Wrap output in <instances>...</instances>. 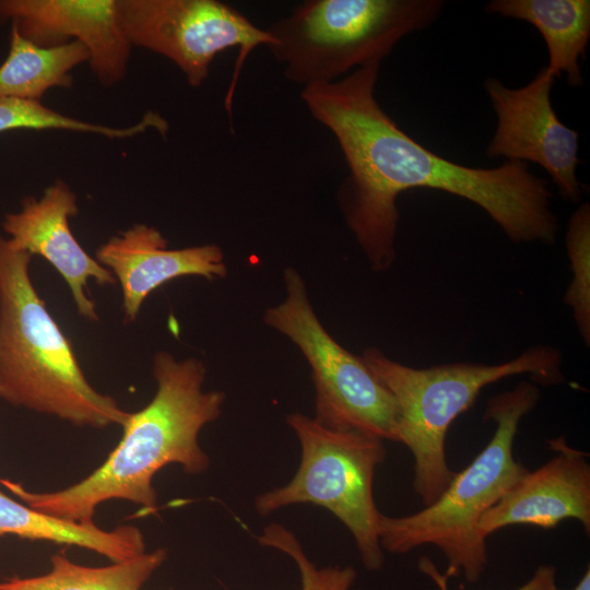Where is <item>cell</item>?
Masks as SVG:
<instances>
[{"instance_id": "8", "label": "cell", "mask_w": 590, "mask_h": 590, "mask_svg": "<svg viewBox=\"0 0 590 590\" xmlns=\"http://www.w3.org/2000/svg\"><path fill=\"white\" fill-rule=\"evenodd\" d=\"M285 299L264 314V322L287 337L308 362L316 390L314 420L326 428L398 441L397 402L366 365L340 345L318 319L305 282L284 271Z\"/></svg>"}, {"instance_id": "7", "label": "cell", "mask_w": 590, "mask_h": 590, "mask_svg": "<svg viewBox=\"0 0 590 590\" xmlns=\"http://www.w3.org/2000/svg\"><path fill=\"white\" fill-rule=\"evenodd\" d=\"M300 445V463L284 486L256 497L260 516L297 504H312L334 515L351 532L364 567L384 566L379 518L373 493L376 470L386 459L384 440L323 427L302 413L286 416Z\"/></svg>"}, {"instance_id": "19", "label": "cell", "mask_w": 590, "mask_h": 590, "mask_svg": "<svg viewBox=\"0 0 590 590\" xmlns=\"http://www.w3.org/2000/svg\"><path fill=\"white\" fill-rule=\"evenodd\" d=\"M15 129H55L94 133L109 139H127L141 134L149 129H155L165 134L168 125L158 114L146 111L137 123L116 128L60 114L43 105L42 102L0 97V133Z\"/></svg>"}, {"instance_id": "6", "label": "cell", "mask_w": 590, "mask_h": 590, "mask_svg": "<svg viewBox=\"0 0 590 590\" xmlns=\"http://www.w3.org/2000/svg\"><path fill=\"white\" fill-rule=\"evenodd\" d=\"M440 0H307L266 31L285 78L304 87L331 83L386 58L402 37L429 26Z\"/></svg>"}, {"instance_id": "17", "label": "cell", "mask_w": 590, "mask_h": 590, "mask_svg": "<svg viewBox=\"0 0 590 590\" xmlns=\"http://www.w3.org/2000/svg\"><path fill=\"white\" fill-rule=\"evenodd\" d=\"M88 61L90 52L80 42L43 47L11 25L9 54L0 66V97L40 102L49 88L72 87L71 71Z\"/></svg>"}, {"instance_id": "22", "label": "cell", "mask_w": 590, "mask_h": 590, "mask_svg": "<svg viewBox=\"0 0 590 590\" xmlns=\"http://www.w3.org/2000/svg\"><path fill=\"white\" fill-rule=\"evenodd\" d=\"M418 569L428 576L439 590H449L447 576L436 568L429 557L420 558ZM516 590H558L555 567L552 565L539 566L529 581Z\"/></svg>"}, {"instance_id": "12", "label": "cell", "mask_w": 590, "mask_h": 590, "mask_svg": "<svg viewBox=\"0 0 590 590\" xmlns=\"http://www.w3.org/2000/svg\"><path fill=\"white\" fill-rule=\"evenodd\" d=\"M78 213L76 194L67 182L56 179L40 198L26 197L17 212L7 213L1 227L12 248L40 256L55 268L67 283L80 316L98 321L96 304L87 293L88 281L101 286L117 282L71 232L69 220Z\"/></svg>"}, {"instance_id": "2", "label": "cell", "mask_w": 590, "mask_h": 590, "mask_svg": "<svg viewBox=\"0 0 590 590\" xmlns=\"http://www.w3.org/2000/svg\"><path fill=\"white\" fill-rule=\"evenodd\" d=\"M152 367L154 397L130 412L120 441L88 476L55 492H31L9 479H0V484L38 511L84 524L94 523L97 506L113 499L137 504L145 514L156 512L153 479L162 468L178 464L189 474L208 470L210 458L199 434L220 417L225 394L203 390L205 367L196 357L179 361L160 351Z\"/></svg>"}, {"instance_id": "11", "label": "cell", "mask_w": 590, "mask_h": 590, "mask_svg": "<svg viewBox=\"0 0 590 590\" xmlns=\"http://www.w3.org/2000/svg\"><path fill=\"white\" fill-rule=\"evenodd\" d=\"M4 22L38 46L82 43L104 86L127 74L132 45L120 26L117 0H0V23Z\"/></svg>"}, {"instance_id": "10", "label": "cell", "mask_w": 590, "mask_h": 590, "mask_svg": "<svg viewBox=\"0 0 590 590\" xmlns=\"http://www.w3.org/2000/svg\"><path fill=\"white\" fill-rule=\"evenodd\" d=\"M555 79L545 66L531 82L519 88L507 87L496 78L484 82L497 117L486 154L540 165L562 197L577 203L583 191L576 175L580 162L579 134L559 120L552 106L551 91Z\"/></svg>"}, {"instance_id": "1", "label": "cell", "mask_w": 590, "mask_h": 590, "mask_svg": "<svg viewBox=\"0 0 590 590\" xmlns=\"http://www.w3.org/2000/svg\"><path fill=\"white\" fill-rule=\"evenodd\" d=\"M379 61L331 83L303 87L311 117L332 132L349 167L339 189L347 226L375 271L396 259L397 199L415 188L441 190L482 208L514 243L552 245L558 231L545 179L528 163L474 168L426 149L399 128L375 96Z\"/></svg>"}, {"instance_id": "23", "label": "cell", "mask_w": 590, "mask_h": 590, "mask_svg": "<svg viewBox=\"0 0 590 590\" xmlns=\"http://www.w3.org/2000/svg\"><path fill=\"white\" fill-rule=\"evenodd\" d=\"M573 590H590V569L583 574L579 582L575 586Z\"/></svg>"}, {"instance_id": "4", "label": "cell", "mask_w": 590, "mask_h": 590, "mask_svg": "<svg viewBox=\"0 0 590 590\" xmlns=\"http://www.w3.org/2000/svg\"><path fill=\"white\" fill-rule=\"evenodd\" d=\"M540 397L538 386L526 380L492 397L484 418L492 420L496 427L488 444L465 469L456 472L433 504L402 517L381 514V548L404 554L425 544L434 545L447 559L448 579L462 575L468 582H476L488 563L480 521L528 471L515 459L514 441L521 420Z\"/></svg>"}, {"instance_id": "3", "label": "cell", "mask_w": 590, "mask_h": 590, "mask_svg": "<svg viewBox=\"0 0 590 590\" xmlns=\"http://www.w3.org/2000/svg\"><path fill=\"white\" fill-rule=\"evenodd\" d=\"M31 262L0 235V399L78 427H122L130 412L85 377L33 284Z\"/></svg>"}, {"instance_id": "20", "label": "cell", "mask_w": 590, "mask_h": 590, "mask_svg": "<svg viewBox=\"0 0 590 590\" xmlns=\"http://www.w3.org/2000/svg\"><path fill=\"white\" fill-rule=\"evenodd\" d=\"M566 250L573 280L565 293V304L573 311L577 329L590 345V206L582 203L569 219Z\"/></svg>"}, {"instance_id": "14", "label": "cell", "mask_w": 590, "mask_h": 590, "mask_svg": "<svg viewBox=\"0 0 590 590\" xmlns=\"http://www.w3.org/2000/svg\"><path fill=\"white\" fill-rule=\"evenodd\" d=\"M167 245L158 229L137 223L97 248L95 259L120 285L126 323L135 321L145 298L170 280L190 275L208 280L226 278L227 268L219 246L168 249Z\"/></svg>"}, {"instance_id": "16", "label": "cell", "mask_w": 590, "mask_h": 590, "mask_svg": "<svg viewBox=\"0 0 590 590\" xmlns=\"http://www.w3.org/2000/svg\"><path fill=\"white\" fill-rule=\"evenodd\" d=\"M5 535L78 546L110 562L145 552L144 536L134 526L103 530L95 523L84 524L44 514L0 492V538Z\"/></svg>"}, {"instance_id": "18", "label": "cell", "mask_w": 590, "mask_h": 590, "mask_svg": "<svg viewBox=\"0 0 590 590\" xmlns=\"http://www.w3.org/2000/svg\"><path fill=\"white\" fill-rule=\"evenodd\" d=\"M166 558L167 551L157 548L107 566L91 567L55 554L46 574L9 578L0 582V590H141Z\"/></svg>"}, {"instance_id": "15", "label": "cell", "mask_w": 590, "mask_h": 590, "mask_svg": "<svg viewBox=\"0 0 590 590\" xmlns=\"http://www.w3.org/2000/svg\"><path fill=\"white\" fill-rule=\"evenodd\" d=\"M485 10L533 25L547 46V69L556 78L564 73L571 86L581 85L579 59L590 38L589 0H493Z\"/></svg>"}, {"instance_id": "13", "label": "cell", "mask_w": 590, "mask_h": 590, "mask_svg": "<svg viewBox=\"0 0 590 590\" xmlns=\"http://www.w3.org/2000/svg\"><path fill=\"white\" fill-rule=\"evenodd\" d=\"M557 453L534 471H527L481 519L480 533L523 524L543 529L565 519L578 520L590 532L589 455L571 448L564 437L548 442Z\"/></svg>"}, {"instance_id": "5", "label": "cell", "mask_w": 590, "mask_h": 590, "mask_svg": "<svg viewBox=\"0 0 590 590\" xmlns=\"http://www.w3.org/2000/svg\"><path fill=\"white\" fill-rule=\"evenodd\" d=\"M362 358L397 402L398 442L413 456V489L424 507L440 496L456 474L446 458L447 433L452 422L474 404L483 388L521 374L546 386L564 379L560 352L550 345L531 346L494 365L461 362L414 368L376 347L366 349Z\"/></svg>"}, {"instance_id": "9", "label": "cell", "mask_w": 590, "mask_h": 590, "mask_svg": "<svg viewBox=\"0 0 590 590\" xmlns=\"http://www.w3.org/2000/svg\"><path fill=\"white\" fill-rule=\"evenodd\" d=\"M117 13L132 46L173 61L193 87L209 78L219 52L237 47L238 57L225 97L229 115L236 82L247 57L256 47L274 43L266 30L217 0H117Z\"/></svg>"}, {"instance_id": "21", "label": "cell", "mask_w": 590, "mask_h": 590, "mask_svg": "<svg viewBox=\"0 0 590 590\" xmlns=\"http://www.w3.org/2000/svg\"><path fill=\"white\" fill-rule=\"evenodd\" d=\"M259 544L288 555L297 565L302 590H350L356 579L353 567H317L304 552L296 535L280 523H269L257 538Z\"/></svg>"}]
</instances>
